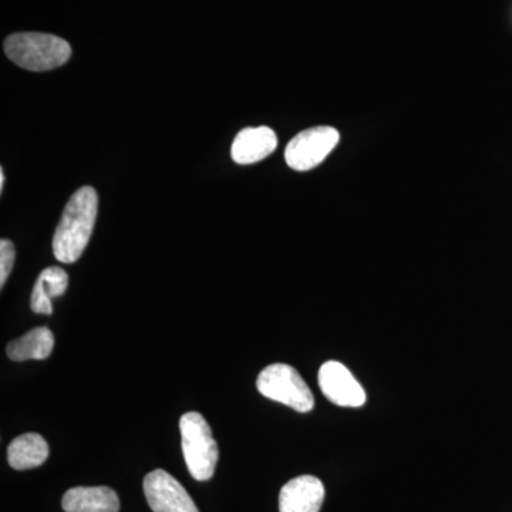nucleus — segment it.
Segmentation results:
<instances>
[{
  "mask_svg": "<svg viewBox=\"0 0 512 512\" xmlns=\"http://www.w3.org/2000/svg\"><path fill=\"white\" fill-rule=\"evenodd\" d=\"M99 210V197L92 187L74 192L64 208L53 237V254L63 264L79 261L92 238Z\"/></svg>",
  "mask_w": 512,
  "mask_h": 512,
  "instance_id": "obj_1",
  "label": "nucleus"
},
{
  "mask_svg": "<svg viewBox=\"0 0 512 512\" xmlns=\"http://www.w3.org/2000/svg\"><path fill=\"white\" fill-rule=\"evenodd\" d=\"M6 56L29 72H49L67 63L72 47L62 37L49 33H13L5 40Z\"/></svg>",
  "mask_w": 512,
  "mask_h": 512,
  "instance_id": "obj_2",
  "label": "nucleus"
},
{
  "mask_svg": "<svg viewBox=\"0 0 512 512\" xmlns=\"http://www.w3.org/2000/svg\"><path fill=\"white\" fill-rule=\"evenodd\" d=\"M180 431L185 464L192 478L197 481L210 480L214 476L220 451L207 420L197 412L185 413L180 420Z\"/></svg>",
  "mask_w": 512,
  "mask_h": 512,
  "instance_id": "obj_3",
  "label": "nucleus"
},
{
  "mask_svg": "<svg viewBox=\"0 0 512 512\" xmlns=\"http://www.w3.org/2000/svg\"><path fill=\"white\" fill-rule=\"evenodd\" d=\"M258 392L266 399L285 404L299 413L311 412L315 399L298 370L285 363L265 367L256 380Z\"/></svg>",
  "mask_w": 512,
  "mask_h": 512,
  "instance_id": "obj_4",
  "label": "nucleus"
},
{
  "mask_svg": "<svg viewBox=\"0 0 512 512\" xmlns=\"http://www.w3.org/2000/svg\"><path fill=\"white\" fill-rule=\"evenodd\" d=\"M340 141L336 128L319 126L296 134L285 150V161L292 170L309 171L318 167Z\"/></svg>",
  "mask_w": 512,
  "mask_h": 512,
  "instance_id": "obj_5",
  "label": "nucleus"
},
{
  "mask_svg": "<svg viewBox=\"0 0 512 512\" xmlns=\"http://www.w3.org/2000/svg\"><path fill=\"white\" fill-rule=\"evenodd\" d=\"M144 494L154 512H200L180 481L164 470L147 474Z\"/></svg>",
  "mask_w": 512,
  "mask_h": 512,
  "instance_id": "obj_6",
  "label": "nucleus"
},
{
  "mask_svg": "<svg viewBox=\"0 0 512 512\" xmlns=\"http://www.w3.org/2000/svg\"><path fill=\"white\" fill-rule=\"evenodd\" d=\"M319 386L326 399L340 407H362L366 393L348 367L330 360L319 370Z\"/></svg>",
  "mask_w": 512,
  "mask_h": 512,
  "instance_id": "obj_7",
  "label": "nucleus"
},
{
  "mask_svg": "<svg viewBox=\"0 0 512 512\" xmlns=\"http://www.w3.org/2000/svg\"><path fill=\"white\" fill-rule=\"evenodd\" d=\"M323 500L325 487L318 477H296L279 493V512H319Z\"/></svg>",
  "mask_w": 512,
  "mask_h": 512,
  "instance_id": "obj_8",
  "label": "nucleus"
},
{
  "mask_svg": "<svg viewBox=\"0 0 512 512\" xmlns=\"http://www.w3.org/2000/svg\"><path fill=\"white\" fill-rule=\"evenodd\" d=\"M278 147V137L272 128L248 127L239 131L231 147L232 160L237 164L249 165L258 163L271 156Z\"/></svg>",
  "mask_w": 512,
  "mask_h": 512,
  "instance_id": "obj_9",
  "label": "nucleus"
},
{
  "mask_svg": "<svg viewBox=\"0 0 512 512\" xmlns=\"http://www.w3.org/2000/svg\"><path fill=\"white\" fill-rule=\"evenodd\" d=\"M66 512H119L120 500L109 487H74L64 494Z\"/></svg>",
  "mask_w": 512,
  "mask_h": 512,
  "instance_id": "obj_10",
  "label": "nucleus"
},
{
  "mask_svg": "<svg viewBox=\"0 0 512 512\" xmlns=\"http://www.w3.org/2000/svg\"><path fill=\"white\" fill-rule=\"evenodd\" d=\"M69 286V276L59 266L46 268L37 278L35 288L32 292L30 308L40 315H52V298H59L64 295Z\"/></svg>",
  "mask_w": 512,
  "mask_h": 512,
  "instance_id": "obj_11",
  "label": "nucleus"
},
{
  "mask_svg": "<svg viewBox=\"0 0 512 512\" xmlns=\"http://www.w3.org/2000/svg\"><path fill=\"white\" fill-rule=\"evenodd\" d=\"M47 457H49V444L40 434H22L9 444V466L15 470H32L40 467Z\"/></svg>",
  "mask_w": 512,
  "mask_h": 512,
  "instance_id": "obj_12",
  "label": "nucleus"
},
{
  "mask_svg": "<svg viewBox=\"0 0 512 512\" xmlns=\"http://www.w3.org/2000/svg\"><path fill=\"white\" fill-rule=\"evenodd\" d=\"M53 348H55V336L52 330L42 326V328L29 330L22 338L10 342L8 356L15 362L43 360L52 355Z\"/></svg>",
  "mask_w": 512,
  "mask_h": 512,
  "instance_id": "obj_13",
  "label": "nucleus"
},
{
  "mask_svg": "<svg viewBox=\"0 0 512 512\" xmlns=\"http://www.w3.org/2000/svg\"><path fill=\"white\" fill-rule=\"evenodd\" d=\"M16 249L9 239L0 241V288L8 281L13 264H15Z\"/></svg>",
  "mask_w": 512,
  "mask_h": 512,
  "instance_id": "obj_14",
  "label": "nucleus"
},
{
  "mask_svg": "<svg viewBox=\"0 0 512 512\" xmlns=\"http://www.w3.org/2000/svg\"><path fill=\"white\" fill-rule=\"evenodd\" d=\"M3 187H5V171L0 168V191H3Z\"/></svg>",
  "mask_w": 512,
  "mask_h": 512,
  "instance_id": "obj_15",
  "label": "nucleus"
}]
</instances>
